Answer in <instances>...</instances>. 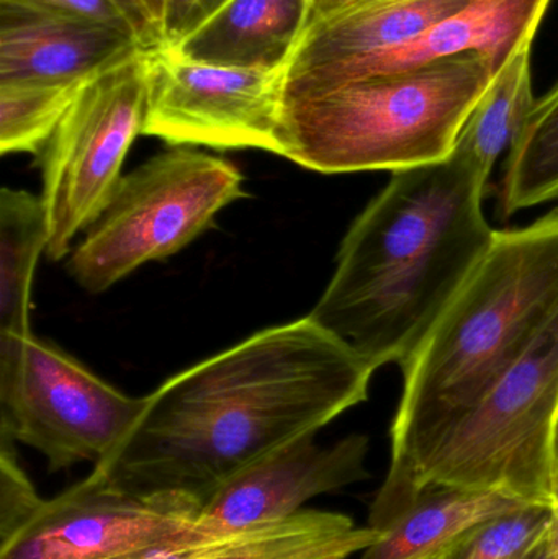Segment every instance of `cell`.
<instances>
[{"label":"cell","instance_id":"6da1fadb","mask_svg":"<svg viewBox=\"0 0 558 559\" xmlns=\"http://www.w3.org/2000/svg\"><path fill=\"white\" fill-rule=\"evenodd\" d=\"M376 371L310 316L264 329L161 384L95 468L131 491L205 501L239 469L364 403Z\"/></svg>","mask_w":558,"mask_h":559},{"label":"cell","instance_id":"7a4b0ae2","mask_svg":"<svg viewBox=\"0 0 558 559\" xmlns=\"http://www.w3.org/2000/svg\"><path fill=\"white\" fill-rule=\"evenodd\" d=\"M488 180L455 151L392 173L344 236L308 316L376 370L403 367L494 242Z\"/></svg>","mask_w":558,"mask_h":559},{"label":"cell","instance_id":"3957f363","mask_svg":"<svg viewBox=\"0 0 558 559\" xmlns=\"http://www.w3.org/2000/svg\"><path fill=\"white\" fill-rule=\"evenodd\" d=\"M558 314V209L500 229L471 277L402 367L383 481L402 478L510 370Z\"/></svg>","mask_w":558,"mask_h":559},{"label":"cell","instance_id":"277c9868","mask_svg":"<svg viewBox=\"0 0 558 559\" xmlns=\"http://www.w3.org/2000/svg\"><path fill=\"white\" fill-rule=\"evenodd\" d=\"M498 64L480 52L366 75L282 104V156L323 174L395 170L451 156Z\"/></svg>","mask_w":558,"mask_h":559},{"label":"cell","instance_id":"5b68a950","mask_svg":"<svg viewBox=\"0 0 558 559\" xmlns=\"http://www.w3.org/2000/svg\"><path fill=\"white\" fill-rule=\"evenodd\" d=\"M557 414L558 314L408 473L382 483L367 525L382 534L409 506L436 491H497L556 509Z\"/></svg>","mask_w":558,"mask_h":559},{"label":"cell","instance_id":"8992f818","mask_svg":"<svg viewBox=\"0 0 558 559\" xmlns=\"http://www.w3.org/2000/svg\"><path fill=\"white\" fill-rule=\"evenodd\" d=\"M245 197L241 173L229 160L183 146L164 151L121 177L69 255V274L88 293L105 292L186 248Z\"/></svg>","mask_w":558,"mask_h":559},{"label":"cell","instance_id":"52a82bcc","mask_svg":"<svg viewBox=\"0 0 558 559\" xmlns=\"http://www.w3.org/2000/svg\"><path fill=\"white\" fill-rule=\"evenodd\" d=\"M144 406L51 342L0 338V437L41 453L49 473L107 460Z\"/></svg>","mask_w":558,"mask_h":559},{"label":"cell","instance_id":"ba28073f","mask_svg":"<svg viewBox=\"0 0 558 559\" xmlns=\"http://www.w3.org/2000/svg\"><path fill=\"white\" fill-rule=\"evenodd\" d=\"M147 52L85 82L39 154L48 222L46 254L52 261L69 254L75 236L110 202L123 177L124 157L143 134Z\"/></svg>","mask_w":558,"mask_h":559},{"label":"cell","instance_id":"9c48e42d","mask_svg":"<svg viewBox=\"0 0 558 559\" xmlns=\"http://www.w3.org/2000/svg\"><path fill=\"white\" fill-rule=\"evenodd\" d=\"M202 504L189 492L131 491L94 468L0 542V559H123L179 547Z\"/></svg>","mask_w":558,"mask_h":559},{"label":"cell","instance_id":"30bf717a","mask_svg":"<svg viewBox=\"0 0 558 559\" xmlns=\"http://www.w3.org/2000/svg\"><path fill=\"white\" fill-rule=\"evenodd\" d=\"M285 71L187 61L170 49L147 52L143 134L173 146L261 150L282 156Z\"/></svg>","mask_w":558,"mask_h":559},{"label":"cell","instance_id":"8fae6325","mask_svg":"<svg viewBox=\"0 0 558 559\" xmlns=\"http://www.w3.org/2000/svg\"><path fill=\"white\" fill-rule=\"evenodd\" d=\"M369 437L353 433L331 445L305 436L239 469L210 492L182 535V548L200 547L238 532L284 521L318 496L366 481Z\"/></svg>","mask_w":558,"mask_h":559},{"label":"cell","instance_id":"7c38bea8","mask_svg":"<svg viewBox=\"0 0 558 559\" xmlns=\"http://www.w3.org/2000/svg\"><path fill=\"white\" fill-rule=\"evenodd\" d=\"M471 0H314L285 69V98L353 81L370 61L412 41Z\"/></svg>","mask_w":558,"mask_h":559},{"label":"cell","instance_id":"4fadbf2b","mask_svg":"<svg viewBox=\"0 0 558 559\" xmlns=\"http://www.w3.org/2000/svg\"><path fill=\"white\" fill-rule=\"evenodd\" d=\"M141 51L131 29L0 3V84H84Z\"/></svg>","mask_w":558,"mask_h":559},{"label":"cell","instance_id":"5bb4252c","mask_svg":"<svg viewBox=\"0 0 558 559\" xmlns=\"http://www.w3.org/2000/svg\"><path fill=\"white\" fill-rule=\"evenodd\" d=\"M313 5L314 0H228L170 51L222 68L285 71Z\"/></svg>","mask_w":558,"mask_h":559},{"label":"cell","instance_id":"9a60e30c","mask_svg":"<svg viewBox=\"0 0 558 559\" xmlns=\"http://www.w3.org/2000/svg\"><path fill=\"white\" fill-rule=\"evenodd\" d=\"M549 2L471 0L464 9L439 20L412 41L370 61L354 79L409 71L467 52L488 56L500 68L521 39L539 28Z\"/></svg>","mask_w":558,"mask_h":559},{"label":"cell","instance_id":"2e32d148","mask_svg":"<svg viewBox=\"0 0 558 559\" xmlns=\"http://www.w3.org/2000/svg\"><path fill=\"white\" fill-rule=\"evenodd\" d=\"M527 502L497 491H436L400 514L363 559H438L494 519Z\"/></svg>","mask_w":558,"mask_h":559},{"label":"cell","instance_id":"e0dca14e","mask_svg":"<svg viewBox=\"0 0 558 559\" xmlns=\"http://www.w3.org/2000/svg\"><path fill=\"white\" fill-rule=\"evenodd\" d=\"M382 538L340 512L301 511L190 550L187 559H349Z\"/></svg>","mask_w":558,"mask_h":559},{"label":"cell","instance_id":"ac0fdd59","mask_svg":"<svg viewBox=\"0 0 558 559\" xmlns=\"http://www.w3.org/2000/svg\"><path fill=\"white\" fill-rule=\"evenodd\" d=\"M537 29L527 33L500 66L455 141V153L490 179L495 164L520 138L536 98L531 79V51Z\"/></svg>","mask_w":558,"mask_h":559},{"label":"cell","instance_id":"d6986e66","mask_svg":"<svg viewBox=\"0 0 558 559\" xmlns=\"http://www.w3.org/2000/svg\"><path fill=\"white\" fill-rule=\"evenodd\" d=\"M48 246L41 197L25 190L0 192V338H25L29 296L39 255Z\"/></svg>","mask_w":558,"mask_h":559},{"label":"cell","instance_id":"ffe728a7","mask_svg":"<svg viewBox=\"0 0 558 559\" xmlns=\"http://www.w3.org/2000/svg\"><path fill=\"white\" fill-rule=\"evenodd\" d=\"M550 202H558V84L534 104L497 186L500 218Z\"/></svg>","mask_w":558,"mask_h":559},{"label":"cell","instance_id":"44dd1931","mask_svg":"<svg viewBox=\"0 0 558 559\" xmlns=\"http://www.w3.org/2000/svg\"><path fill=\"white\" fill-rule=\"evenodd\" d=\"M84 84H0V153L39 156Z\"/></svg>","mask_w":558,"mask_h":559},{"label":"cell","instance_id":"7402d4cb","mask_svg":"<svg viewBox=\"0 0 558 559\" xmlns=\"http://www.w3.org/2000/svg\"><path fill=\"white\" fill-rule=\"evenodd\" d=\"M554 509L526 506L482 525L444 559H526L549 537Z\"/></svg>","mask_w":558,"mask_h":559},{"label":"cell","instance_id":"603a6c76","mask_svg":"<svg viewBox=\"0 0 558 559\" xmlns=\"http://www.w3.org/2000/svg\"><path fill=\"white\" fill-rule=\"evenodd\" d=\"M43 502L16 460L15 442L0 437V542L19 532Z\"/></svg>","mask_w":558,"mask_h":559},{"label":"cell","instance_id":"cb8c5ba5","mask_svg":"<svg viewBox=\"0 0 558 559\" xmlns=\"http://www.w3.org/2000/svg\"><path fill=\"white\" fill-rule=\"evenodd\" d=\"M0 3L35 10V12L51 13V15L71 16V19L121 26V28L131 29L136 35L127 10L118 0H0Z\"/></svg>","mask_w":558,"mask_h":559},{"label":"cell","instance_id":"d4e9b609","mask_svg":"<svg viewBox=\"0 0 558 559\" xmlns=\"http://www.w3.org/2000/svg\"><path fill=\"white\" fill-rule=\"evenodd\" d=\"M228 0H164L163 49L179 46Z\"/></svg>","mask_w":558,"mask_h":559},{"label":"cell","instance_id":"484cf974","mask_svg":"<svg viewBox=\"0 0 558 559\" xmlns=\"http://www.w3.org/2000/svg\"><path fill=\"white\" fill-rule=\"evenodd\" d=\"M146 51L163 49L164 0H118Z\"/></svg>","mask_w":558,"mask_h":559},{"label":"cell","instance_id":"4316f807","mask_svg":"<svg viewBox=\"0 0 558 559\" xmlns=\"http://www.w3.org/2000/svg\"><path fill=\"white\" fill-rule=\"evenodd\" d=\"M192 550V548H190ZM190 550L179 547H164L157 550L146 551V554L136 555V557L123 559H187L189 558Z\"/></svg>","mask_w":558,"mask_h":559},{"label":"cell","instance_id":"83f0119b","mask_svg":"<svg viewBox=\"0 0 558 559\" xmlns=\"http://www.w3.org/2000/svg\"><path fill=\"white\" fill-rule=\"evenodd\" d=\"M554 473H556L557 508L554 509L553 527H558V414L554 430Z\"/></svg>","mask_w":558,"mask_h":559},{"label":"cell","instance_id":"f1b7e54d","mask_svg":"<svg viewBox=\"0 0 558 559\" xmlns=\"http://www.w3.org/2000/svg\"><path fill=\"white\" fill-rule=\"evenodd\" d=\"M526 559H547V540L537 547Z\"/></svg>","mask_w":558,"mask_h":559},{"label":"cell","instance_id":"f546056e","mask_svg":"<svg viewBox=\"0 0 558 559\" xmlns=\"http://www.w3.org/2000/svg\"><path fill=\"white\" fill-rule=\"evenodd\" d=\"M446 558V557H444ZM444 558H438V559H444Z\"/></svg>","mask_w":558,"mask_h":559}]
</instances>
